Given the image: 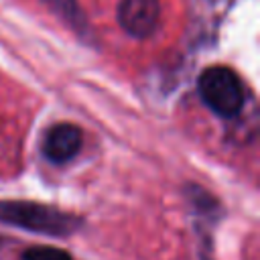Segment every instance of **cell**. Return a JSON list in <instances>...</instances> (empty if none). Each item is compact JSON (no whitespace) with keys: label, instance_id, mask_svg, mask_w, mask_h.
<instances>
[{"label":"cell","instance_id":"7a4b0ae2","mask_svg":"<svg viewBox=\"0 0 260 260\" xmlns=\"http://www.w3.org/2000/svg\"><path fill=\"white\" fill-rule=\"evenodd\" d=\"M199 95L219 118H234L244 106V85L236 71L223 65L207 67L199 75Z\"/></svg>","mask_w":260,"mask_h":260},{"label":"cell","instance_id":"5b68a950","mask_svg":"<svg viewBox=\"0 0 260 260\" xmlns=\"http://www.w3.org/2000/svg\"><path fill=\"white\" fill-rule=\"evenodd\" d=\"M20 260H73L71 254H67L61 248L53 246H32L22 252Z\"/></svg>","mask_w":260,"mask_h":260},{"label":"cell","instance_id":"277c9868","mask_svg":"<svg viewBox=\"0 0 260 260\" xmlns=\"http://www.w3.org/2000/svg\"><path fill=\"white\" fill-rule=\"evenodd\" d=\"M81 148V130L75 124H55L43 138V154L47 160L61 165L71 160Z\"/></svg>","mask_w":260,"mask_h":260},{"label":"cell","instance_id":"6da1fadb","mask_svg":"<svg viewBox=\"0 0 260 260\" xmlns=\"http://www.w3.org/2000/svg\"><path fill=\"white\" fill-rule=\"evenodd\" d=\"M0 221L43 236H67L81 225L77 215L37 201H0Z\"/></svg>","mask_w":260,"mask_h":260},{"label":"cell","instance_id":"3957f363","mask_svg":"<svg viewBox=\"0 0 260 260\" xmlns=\"http://www.w3.org/2000/svg\"><path fill=\"white\" fill-rule=\"evenodd\" d=\"M160 18L158 0H122L118 6V20L122 28L136 39L148 37Z\"/></svg>","mask_w":260,"mask_h":260}]
</instances>
